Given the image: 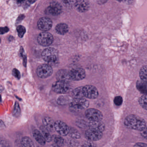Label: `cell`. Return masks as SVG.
<instances>
[{"mask_svg":"<svg viewBox=\"0 0 147 147\" xmlns=\"http://www.w3.org/2000/svg\"><path fill=\"white\" fill-rule=\"evenodd\" d=\"M41 132L43 136L45 138L46 142H50L52 141V136L50 133V131L46 129L44 126H41L40 127Z\"/></svg>","mask_w":147,"mask_h":147,"instance_id":"cell-24","label":"cell"},{"mask_svg":"<svg viewBox=\"0 0 147 147\" xmlns=\"http://www.w3.org/2000/svg\"><path fill=\"white\" fill-rule=\"evenodd\" d=\"M17 1V3L19 5H21L23 4L25 2L26 0H16Z\"/></svg>","mask_w":147,"mask_h":147,"instance_id":"cell-41","label":"cell"},{"mask_svg":"<svg viewBox=\"0 0 147 147\" xmlns=\"http://www.w3.org/2000/svg\"><path fill=\"white\" fill-rule=\"evenodd\" d=\"M36 0H29V1L31 4H33L34 2H36Z\"/></svg>","mask_w":147,"mask_h":147,"instance_id":"cell-44","label":"cell"},{"mask_svg":"<svg viewBox=\"0 0 147 147\" xmlns=\"http://www.w3.org/2000/svg\"><path fill=\"white\" fill-rule=\"evenodd\" d=\"M136 87L142 93L147 95V82L141 80L136 83Z\"/></svg>","mask_w":147,"mask_h":147,"instance_id":"cell-21","label":"cell"},{"mask_svg":"<svg viewBox=\"0 0 147 147\" xmlns=\"http://www.w3.org/2000/svg\"><path fill=\"white\" fill-rule=\"evenodd\" d=\"M89 7V2L87 0H77L75 5L76 10L81 13L88 11Z\"/></svg>","mask_w":147,"mask_h":147,"instance_id":"cell-15","label":"cell"},{"mask_svg":"<svg viewBox=\"0 0 147 147\" xmlns=\"http://www.w3.org/2000/svg\"><path fill=\"white\" fill-rule=\"evenodd\" d=\"M37 41L38 43L42 46H49L53 43L54 37L49 32L44 31L38 35Z\"/></svg>","mask_w":147,"mask_h":147,"instance_id":"cell-6","label":"cell"},{"mask_svg":"<svg viewBox=\"0 0 147 147\" xmlns=\"http://www.w3.org/2000/svg\"><path fill=\"white\" fill-rule=\"evenodd\" d=\"M55 129L59 135L65 136L68 135L69 127L64 122L61 120H57L55 122Z\"/></svg>","mask_w":147,"mask_h":147,"instance_id":"cell-9","label":"cell"},{"mask_svg":"<svg viewBox=\"0 0 147 147\" xmlns=\"http://www.w3.org/2000/svg\"><path fill=\"white\" fill-rule=\"evenodd\" d=\"M57 80L69 82L72 80L70 77L69 71L67 69H61L58 70L56 74Z\"/></svg>","mask_w":147,"mask_h":147,"instance_id":"cell-14","label":"cell"},{"mask_svg":"<svg viewBox=\"0 0 147 147\" xmlns=\"http://www.w3.org/2000/svg\"><path fill=\"white\" fill-rule=\"evenodd\" d=\"M62 9L61 5L58 2L53 1L50 4L47 8V12L52 16H57L60 15L62 12Z\"/></svg>","mask_w":147,"mask_h":147,"instance_id":"cell-13","label":"cell"},{"mask_svg":"<svg viewBox=\"0 0 147 147\" xmlns=\"http://www.w3.org/2000/svg\"><path fill=\"white\" fill-rule=\"evenodd\" d=\"M88 128L95 129L103 132L105 129V125L101 121H91L89 120Z\"/></svg>","mask_w":147,"mask_h":147,"instance_id":"cell-16","label":"cell"},{"mask_svg":"<svg viewBox=\"0 0 147 147\" xmlns=\"http://www.w3.org/2000/svg\"><path fill=\"white\" fill-rule=\"evenodd\" d=\"M77 0H62L63 4L65 6L68 7H75Z\"/></svg>","mask_w":147,"mask_h":147,"instance_id":"cell-31","label":"cell"},{"mask_svg":"<svg viewBox=\"0 0 147 147\" xmlns=\"http://www.w3.org/2000/svg\"><path fill=\"white\" fill-rule=\"evenodd\" d=\"M74 99L82 98H85L83 92V86L75 88L72 93Z\"/></svg>","mask_w":147,"mask_h":147,"instance_id":"cell-22","label":"cell"},{"mask_svg":"<svg viewBox=\"0 0 147 147\" xmlns=\"http://www.w3.org/2000/svg\"><path fill=\"white\" fill-rule=\"evenodd\" d=\"M123 102V98L121 96H116L114 99V104L117 106H120L122 105Z\"/></svg>","mask_w":147,"mask_h":147,"instance_id":"cell-33","label":"cell"},{"mask_svg":"<svg viewBox=\"0 0 147 147\" xmlns=\"http://www.w3.org/2000/svg\"><path fill=\"white\" fill-rule=\"evenodd\" d=\"M73 100V99L70 96L63 95L60 96L57 98V103L61 105H65L70 104Z\"/></svg>","mask_w":147,"mask_h":147,"instance_id":"cell-23","label":"cell"},{"mask_svg":"<svg viewBox=\"0 0 147 147\" xmlns=\"http://www.w3.org/2000/svg\"><path fill=\"white\" fill-rule=\"evenodd\" d=\"M83 92L86 98L91 99L96 98L98 95V89L92 85H86L83 86Z\"/></svg>","mask_w":147,"mask_h":147,"instance_id":"cell-8","label":"cell"},{"mask_svg":"<svg viewBox=\"0 0 147 147\" xmlns=\"http://www.w3.org/2000/svg\"><path fill=\"white\" fill-rule=\"evenodd\" d=\"M12 75L15 78H17L18 80L20 79V77H21V74H20V72L18 69L16 68L13 69Z\"/></svg>","mask_w":147,"mask_h":147,"instance_id":"cell-34","label":"cell"},{"mask_svg":"<svg viewBox=\"0 0 147 147\" xmlns=\"http://www.w3.org/2000/svg\"><path fill=\"white\" fill-rule=\"evenodd\" d=\"M139 76L141 80L147 82V66H144L141 68L139 72Z\"/></svg>","mask_w":147,"mask_h":147,"instance_id":"cell-28","label":"cell"},{"mask_svg":"<svg viewBox=\"0 0 147 147\" xmlns=\"http://www.w3.org/2000/svg\"><path fill=\"white\" fill-rule=\"evenodd\" d=\"M117 1H119V2H121V1H123V0H116Z\"/></svg>","mask_w":147,"mask_h":147,"instance_id":"cell-45","label":"cell"},{"mask_svg":"<svg viewBox=\"0 0 147 147\" xmlns=\"http://www.w3.org/2000/svg\"><path fill=\"white\" fill-rule=\"evenodd\" d=\"M20 54H21V56L23 58V63H24V66H26V63H27V59H26V57L24 55V50L23 49H21L20 50Z\"/></svg>","mask_w":147,"mask_h":147,"instance_id":"cell-35","label":"cell"},{"mask_svg":"<svg viewBox=\"0 0 147 147\" xmlns=\"http://www.w3.org/2000/svg\"><path fill=\"white\" fill-rule=\"evenodd\" d=\"M52 26V20L47 17L41 18L38 22V29L42 31H48L49 30Z\"/></svg>","mask_w":147,"mask_h":147,"instance_id":"cell-12","label":"cell"},{"mask_svg":"<svg viewBox=\"0 0 147 147\" xmlns=\"http://www.w3.org/2000/svg\"><path fill=\"white\" fill-rule=\"evenodd\" d=\"M21 143L24 147H34L33 141L29 137H24L21 141Z\"/></svg>","mask_w":147,"mask_h":147,"instance_id":"cell-27","label":"cell"},{"mask_svg":"<svg viewBox=\"0 0 147 147\" xmlns=\"http://www.w3.org/2000/svg\"><path fill=\"white\" fill-rule=\"evenodd\" d=\"M124 124L127 128L131 129L141 131L146 127L144 119L136 115H129L125 118Z\"/></svg>","mask_w":147,"mask_h":147,"instance_id":"cell-1","label":"cell"},{"mask_svg":"<svg viewBox=\"0 0 147 147\" xmlns=\"http://www.w3.org/2000/svg\"><path fill=\"white\" fill-rule=\"evenodd\" d=\"M53 141L52 146L54 147H62L64 144V140L61 136L58 135H54L52 136Z\"/></svg>","mask_w":147,"mask_h":147,"instance_id":"cell-19","label":"cell"},{"mask_svg":"<svg viewBox=\"0 0 147 147\" xmlns=\"http://www.w3.org/2000/svg\"><path fill=\"white\" fill-rule=\"evenodd\" d=\"M53 73V68L49 64H42L39 65L37 69V74L39 78L42 79H45L49 77Z\"/></svg>","mask_w":147,"mask_h":147,"instance_id":"cell-5","label":"cell"},{"mask_svg":"<svg viewBox=\"0 0 147 147\" xmlns=\"http://www.w3.org/2000/svg\"><path fill=\"white\" fill-rule=\"evenodd\" d=\"M42 57L44 60L49 64L55 63L58 61V52L55 48H47L43 51Z\"/></svg>","mask_w":147,"mask_h":147,"instance_id":"cell-3","label":"cell"},{"mask_svg":"<svg viewBox=\"0 0 147 147\" xmlns=\"http://www.w3.org/2000/svg\"><path fill=\"white\" fill-rule=\"evenodd\" d=\"M56 31L58 34L63 35L67 33L69 30V27L67 25L64 23L58 24L55 28Z\"/></svg>","mask_w":147,"mask_h":147,"instance_id":"cell-20","label":"cell"},{"mask_svg":"<svg viewBox=\"0 0 147 147\" xmlns=\"http://www.w3.org/2000/svg\"><path fill=\"white\" fill-rule=\"evenodd\" d=\"M52 88L55 92L63 94L69 92L70 86L69 82L58 80L53 84Z\"/></svg>","mask_w":147,"mask_h":147,"instance_id":"cell-4","label":"cell"},{"mask_svg":"<svg viewBox=\"0 0 147 147\" xmlns=\"http://www.w3.org/2000/svg\"><path fill=\"white\" fill-rule=\"evenodd\" d=\"M89 105V101L85 98L74 99L69 104V108L72 112H79L87 108Z\"/></svg>","mask_w":147,"mask_h":147,"instance_id":"cell-2","label":"cell"},{"mask_svg":"<svg viewBox=\"0 0 147 147\" xmlns=\"http://www.w3.org/2000/svg\"><path fill=\"white\" fill-rule=\"evenodd\" d=\"M71 80L74 81H80L83 80L86 76V73L83 69L76 68L69 71Z\"/></svg>","mask_w":147,"mask_h":147,"instance_id":"cell-11","label":"cell"},{"mask_svg":"<svg viewBox=\"0 0 147 147\" xmlns=\"http://www.w3.org/2000/svg\"><path fill=\"white\" fill-rule=\"evenodd\" d=\"M139 103L140 105L145 110H147V95L144 94L141 96L139 99Z\"/></svg>","mask_w":147,"mask_h":147,"instance_id":"cell-30","label":"cell"},{"mask_svg":"<svg viewBox=\"0 0 147 147\" xmlns=\"http://www.w3.org/2000/svg\"><path fill=\"white\" fill-rule=\"evenodd\" d=\"M21 109H20L19 104L17 102H15L13 111V116L17 118L19 117L21 115Z\"/></svg>","mask_w":147,"mask_h":147,"instance_id":"cell-29","label":"cell"},{"mask_svg":"<svg viewBox=\"0 0 147 147\" xmlns=\"http://www.w3.org/2000/svg\"><path fill=\"white\" fill-rule=\"evenodd\" d=\"M33 135L36 141L39 144L44 146L46 144V140L42 134L37 129H35L33 131Z\"/></svg>","mask_w":147,"mask_h":147,"instance_id":"cell-18","label":"cell"},{"mask_svg":"<svg viewBox=\"0 0 147 147\" xmlns=\"http://www.w3.org/2000/svg\"><path fill=\"white\" fill-rule=\"evenodd\" d=\"M8 30H9V29H8L7 27L1 28V34H4V33L7 32Z\"/></svg>","mask_w":147,"mask_h":147,"instance_id":"cell-39","label":"cell"},{"mask_svg":"<svg viewBox=\"0 0 147 147\" xmlns=\"http://www.w3.org/2000/svg\"><path fill=\"white\" fill-rule=\"evenodd\" d=\"M17 30L19 36L20 38L23 37L26 32L25 28L22 26H19L17 27Z\"/></svg>","mask_w":147,"mask_h":147,"instance_id":"cell-32","label":"cell"},{"mask_svg":"<svg viewBox=\"0 0 147 147\" xmlns=\"http://www.w3.org/2000/svg\"><path fill=\"white\" fill-rule=\"evenodd\" d=\"M68 135L70 137L74 139H79L81 137L80 132L76 129L72 127H69Z\"/></svg>","mask_w":147,"mask_h":147,"instance_id":"cell-25","label":"cell"},{"mask_svg":"<svg viewBox=\"0 0 147 147\" xmlns=\"http://www.w3.org/2000/svg\"><path fill=\"white\" fill-rule=\"evenodd\" d=\"M134 147H147V144L144 143L139 142L137 143L134 145Z\"/></svg>","mask_w":147,"mask_h":147,"instance_id":"cell-37","label":"cell"},{"mask_svg":"<svg viewBox=\"0 0 147 147\" xmlns=\"http://www.w3.org/2000/svg\"><path fill=\"white\" fill-rule=\"evenodd\" d=\"M97 1H98V3H99V4H103L106 3L108 0H97Z\"/></svg>","mask_w":147,"mask_h":147,"instance_id":"cell-42","label":"cell"},{"mask_svg":"<svg viewBox=\"0 0 147 147\" xmlns=\"http://www.w3.org/2000/svg\"><path fill=\"white\" fill-rule=\"evenodd\" d=\"M42 121L44 126L50 131H53L55 130V122L52 118L49 117H45Z\"/></svg>","mask_w":147,"mask_h":147,"instance_id":"cell-17","label":"cell"},{"mask_svg":"<svg viewBox=\"0 0 147 147\" xmlns=\"http://www.w3.org/2000/svg\"><path fill=\"white\" fill-rule=\"evenodd\" d=\"M140 132L142 136L147 139V127H145L144 129L140 131Z\"/></svg>","mask_w":147,"mask_h":147,"instance_id":"cell-36","label":"cell"},{"mask_svg":"<svg viewBox=\"0 0 147 147\" xmlns=\"http://www.w3.org/2000/svg\"><path fill=\"white\" fill-rule=\"evenodd\" d=\"M90 141V142H87L85 143L82 145V146H84V147H93V146H95L93 143L91 142L92 141Z\"/></svg>","mask_w":147,"mask_h":147,"instance_id":"cell-38","label":"cell"},{"mask_svg":"<svg viewBox=\"0 0 147 147\" xmlns=\"http://www.w3.org/2000/svg\"><path fill=\"white\" fill-rule=\"evenodd\" d=\"M24 18V15H20V16H19V17L18 19V21H20H20H21V20H23V19Z\"/></svg>","mask_w":147,"mask_h":147,"instance_id":"cell-43","label":"cell"},{"mask_svg":"<svg viewBox=\"0 0 147 147\" xmlns=\"http://www.w3.org/2000/svg\"><path fill=\"white\" fill-rule=\"evenodd\" d=\"M85 136L89 141H97L102 138L103 133L100 131L89 128L86 131Z\"/></svg>","mask_w":147,"mask_h":147,"instance_id":"cell-10","label":"cell"},{"mask_svg":"<svg viewBox=\"0 0 147 147\" xmlns=\"http://www.w3.org/2000/svg\"><path fill=\"white\" fill-rule=\"evenodd\" d=\"M89 119H77L76 122V125L80 128H86L88 127L89 125Z\"/></svg>","mask_w":147,"mask_h":147,"instance_id":"cell-26","label":"cell"},{"mask_svg":"<svg viewBox=\"0 0 147 147\" xmlns=\"http://www.w3.org/2000/svg\"><path fill=\"white\" fill-rule=\"evenodd\" d=\"M123 1L126 4L131 5L133 2V0H123Z\"/></svg>","mask_w":147,"mask_h":147,"instance_id":"cell-40","label":"cell"},{"mask_svg":"<svg viewBox=\"0 0 147 147\" xmlns=\"http://www.w3.org/2000/svg\"><path fill=\"white\" fill-rule=\"evenodd\" d=\"M85 116L91 121H101L103 118L102 112L94 108H89L86 110Z\"/></svg>","mask_w":147,"mask_h":147,"instance_id":"cell-7","label":"cell"}]
</instances>
